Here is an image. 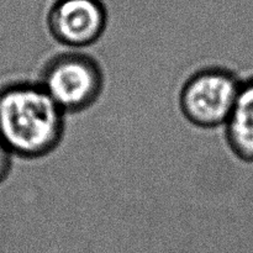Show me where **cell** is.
Segmentation results:
<instances>
[{"label": "cell", "instance_id": "cell-4", "mask_svg": "<svg viewBox=\"0 0 253 253\" xmlns=\"http://www.w3.org/2000/svg\"><path fill=\"white\" fill-rule=\"evenodd\" d=\"M46 25L58 43L82 49L104 35L108 10L101 0H54L47 11Z\"/></svg>", "mask_w": 253, "mask_h": 253}, {"label": "cell", "instance_id": "cell-1", "mask_svg": "<svg viewBox=\"0 0 253 253\" xmlns=\"http://www.w3.org/2000/svg\"><path fill=\"white\" fill-rule=\"evenodd\" d=\"M66 115L39 82H14L0 88V141L12 156L39 160L58 148Z\"/></svg>", "mask_w": 253, "mask_h": 253}, {"label": "cell", "instance_id": "cell-5", "mask_svg": "<svg viewBox=\"0 0 253 253\" xmlns=\"http://www.w3.org/2000/svg\"><path fill=\"white\" fill-rule=\"evenodd\" d=\"M224 126L231 152L242 162L253 163V76L242 79L236 103Z\"/></svg>", "mask_w": 253, "mask_h": 253}, {"label": "cell", "instance_id": "cell-3", "mask_svg": "<svg viewBox=\"0 0 253 253\" xmlns=\"http://www.w3.org/2000/svg\"><path fill=\"white\" fill-rule=\"evenodd\" d=\"M242 79L225 67H207L193 73L179 93V109L200 128L224 126L239 96Z\"/></svg>", "mask_w": 253, "mask_h": 253}, {"label": "cell", "instance_id": "cell-6", "mask_svg": "<svg viewBox=\"0 0 253 253\" xmlns=\"http://www.w3.org/2000/svg\"><path fill=\"white\" fill-rule=\"evenodd\" d=\"M12 153L0 141V184L9 177L12 167Z\"/></svg>", "mask_w": 253, "mask_h": 253}, {"label": "cell", "instance_id": "cell-2", "mask_svg": "<svg viewBox=\"0 0 253 253\" xmlns=\"http://www.w3.org/2000/svg\"><path fill=\"white\" fill-rule=\"evenodd\" d=\"M37 82L64 113L78 114L99 100L105 77L93 56L71 49L51 57L42 67Z\"/></svg>", "mask_w": 253, "mask_h": 253}]
</instances>
